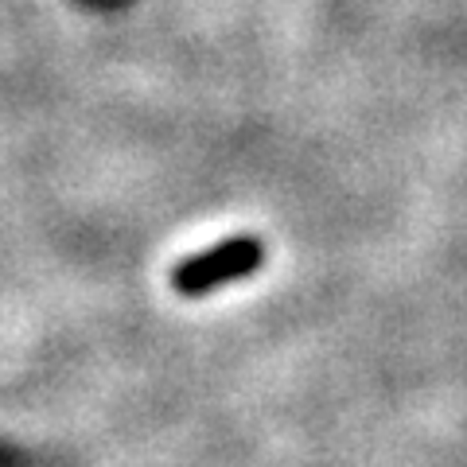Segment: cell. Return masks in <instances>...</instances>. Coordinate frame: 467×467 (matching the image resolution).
<instances>
[{"label":"cell","mask_w":467,"mask_h":467,"mask_svg":"<svg viewBox=\"0 0 467 467\" xmlns=\"http://www.w3.org/2000/svg\"><path fill=\"white\" fill-rule=\"evenodd\" d=\"M257 265H261V242L257 238H230V242H218L211 250L180 261V265L171 269V288L183 292V296H202V292L226 285L234 276L254 273Z\"/></svg>","instance_id":"1"}]
</instances>
